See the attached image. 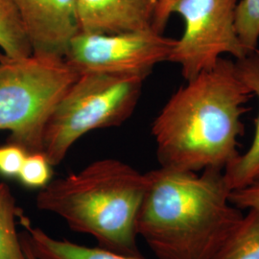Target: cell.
<instances>
[{
  "mask_svg": "<svg viewBox=\"0 0 259 259\" xmlns=\"http://www.w3.org/2000/svg\"><path fill=\"white\" fill-rule=\"evenodd\" d=\"M254 95L241 81L235 62L216 65L187 81L152 125L160 167L187 172L225 170L238 157L242 115Z\"/></svg>",
  "mask_w": 259,
  "mask_h": 259,
  "instance_id": "6da1fadb",
  "label": "cell"
},
{
  "mask_svg": "<svg viewBox=\"0 0 259 259\" xmlns=\"http://www.w3.org/2000/svg\"><path fill=\"white\" fill-rule=\"evenodd\" d=\"M146 178L138 236L157 259H216L244 218L230 201L224 170L159 167Z\"/></svg>",
  "mask_w": 259,
  "mask_h": 259,
  "instance_id": "7a4b0ae2",
  "label": "cell"
},
{
  "mask_svg": "<svg viewBox=\"0 0 259 259\" xmlns=\"http://www.w3.org/2000/svg\"><path fill=\"white\" fill-rule=\"evenodd\" d=\"M146 186V173L104 158L50 182L36 204L62 218L71 231L92 236L100 248L141 257L136 224Z\"/></svg>",
  "mask_w": 259,
  "mask_h": 259,
  "instance_id": "3957f363",
  "label": "cell"
},
{
  "mask_svg": "<svg viewBox=\"0 0 259 259\" xmlns=\"http://www.w3.org/2000/svg\"><path fill=\"white\" fill-rule=\"evenodd\" d=\"M79 76L65 59L0 52V131L28 154L42 152L47 120Z\"/></svg>",
  "mask_w": 259,
  "mask_h": 259,
  "instance_id": "277c9868",
  "label": "cell"
},
{
  "mask_svg": "<svg viewBox=\"0 0 259 259\" xmlns=\"http://www.w3.org/2000/svg\"><path fill=\"white\" fill-rule=\"evenodd\" d=\"M144 80L101 73L81 74L47 120L42 153L60 164L75 142L92 131L119 126L135 111Z\"/></svg>",
  "mask_w": 259,
  "mask_h": 259,
  "instance_id": "5b68a950",
  "label": "cell"
},
{
  "mask_svg": "<svg viewBox=\"0 0 259 259\" xmlns=\"http://www.w3.org/2000/svg\"><path fill=\"white\" fill-rule=\"evenodd\" d=\"M238 0H175L171 14L185 20V32L168 58L181 66L186 81L213 68L225 54L247 56L237 34Z\"/></svg>",
  "mask_w": 259,
  "mask_h": 259,
  "instance_id": "8992f818",
  "label": "cell"
},
{
  "mask_svg": "<svg viewBox=\"0 0 259 259\" xmlns=\"http://www.w3.org/2000/svg\"><path fill=\"white\" fill-rule=\"evenodd\" d=\"M176 40L153 29L111 35L79 33L64 59L79 75L101 73L145 80L157 64L168 61Z\"/></svg>",
  "mask_w": 259,
  "mask_h": 259,
  "instance_id": "52a82bcc",
  "label": "cell"
},
{
  "mask_svg": "<svg viewBox=\"0 0 259 259\" xmlns=\"http://www.w3.org/2000/svg\"><path fill=\"white\" fill-rule=\"evenodd\" d=\"M32 54L64 59L80 33L77 0H12Z\"/></svg>",
  "mask_w": 259,
  "mask_h": 259,
  "instance_id": "ba28073f",
  "label": "cell"
},
{
  "mask_svg": "<svg viewBox=\"0 0 259 259\" xmlns=\"http://www.w3.org/2000/svg\"><path fill=\"white\" fill-rule=\"evenodd\" d=\"M159 0H77L80 33L111 35L154 30Z\"/></svg>",
  "mask_w": 259,
  "mask_h": 259,
  "instance_id": "9c48e42d",
  "label": "cell"
},
{
  "mask_svg": "<svg viewBox=\"0 0 259 259\" xmlns=\"http://www.w3.org/2000/svg\"><path fill=\"white\" fill-rule=\"evenodd\" d=\"M236 72L253 95L259 99V50L235 61ZM231 190L245 187L259 180V115L255 121L254 138L250 148L239 155L224 170Z\"/></svg>",
  "mask_w": 259,
  "mask_h": 259,
  "instance_id": "30bf717a",
  "label": "cell"
},
{
  "mask_svg": "<svg viewBox=\"0 0 259 259\" xmlns=\"http://www.w3.org/2000/svg\"><path fill=\"white\" fill-rule=\"evenodd\" d=\"M19 220L24 229L22 237L37 259H142L106 250L91 248L71 241L57 239L42 229L35 227L20 211Z\"/></svg>",
  "mask_w": 259,
  "mask_h": 259,
  "instance_id": "8fae6325",
  "label": "cell"
},
{
  "mask_svg": "<svg viewBox=\"0 0 259 259\" xmlns=\"http://www.w3.org/2000/svg\"><path fill=\"white\" fill-rule=\"evenodd\" d=\"M19 212L9 186L0 183V259H27L17 232Z\"/></svg>",
  "mask_w": 259,
  "mask_h": 259,
  "instance_id": "7c38bea8",
  "label": "cell"
},
{
  "mask_svg": "<svg viewBox=\"0 0 259 259\" xmlns=\"http://www.w3.org/2000/svg\"><path fill=\"white\" fill-rule=\"evenodd\" d=\"M0 48L11 58L32 55V49L12 0H0Z\"/></svg>",
  "mask_w": 259,
  "mask_h": 259,
  "instance_id": "4fadbf2b",
  "label": "cell"
},
{
  "mask_svg": "<svg viewBox=\"0 0 259 259\" xmlns=\"http://www.w3.org/2000/svg\"><path fill=\"white\" fill-rule=\"evenodd\" d=\"M216 259H259V211L249 210Z\"/></svg>",
  "mask_w": 259,
  "mask_h": 259,
  "instance_id": "5bb4252c",
  "label": "cell"
},
{
  "mask_svg": "<svg viewBox=\"0 0 259 259\" xmlns=\"http://www.w3.org/2000/svg\"><path fill=\"white\" fill-rule=\"evenodd\" d=\"M235 25L247 55L256 51L259 44V0L238 2Z\"/></svg>",
  "mask_w": 259,
  "mask_h": 259,
  "instance_id": "9a60e30c",
  "label": "cell"
},
{
  "mask_svg": "<svg viewBox=\"0 0 259 259\" xmlns=\"http://www.w3.org/2000/svg\"><path fill=\"white\" fill-rule=\"evenodd\" d=\"M52 165L42 152L28 154L19 171V181L30 188H44L51 182Z\"/></svg>",
  "mask_w": 259,
  "mask_h": 259,
  "instance_id": "2e32d148",
  "label": "cell"
},
{
  "mask_svg": "<svg viewBox=\"0 0 259 259\" xmlns=\"http://www.w3.org/2000/svg\"><path fill=\"white\" fill-rule=\"evenodd\" d=\"M28 153L19 145L10 143L0 147V174L5 177L19 176Z\"/></svg>",
  "mask_w": 259,
  "mask_h": 259,
  "instance_id": "e0dca14e",
  "label": "cell"
},
{
  "mask_svg": "<svg viewBox=\"0 0 259 259\" xmlns=\"http://www.w3.org/2000/svg\"><path fill=\"white\" fill-rule=\"evenodd\" d=\"M230 201L239 209L259 211V180L245 187L231 191Z\"/></svg>",
  "mask_w": 259,
  "mask_h": 259,
  "instance_id": "ac0fdd59",
  "label": "cell"
},
{
  "mask_svg": "<svg viewBox=\"0 0 259 259\" xmlns=\"http://www.w3.org/2000/svg\"><path fill=\"white\" fill-rule=\"evenodd\" d=\"M175 0H159V4L157 7L156 18L154 21V30L157 31V33L163 32V30L166 27L168 19L170 18L171 14V8Z\"/></svg>",
  "mask_w": 259,
  "mask_h": 259,
  "instance_id": "d6986e66",
  "label": "cell"
},
{
  "mask_svg": "<svg viewBox=\"0 0 259 259\" xmlns=\"http://www.w3.org/2000/svg\"><path fill=\"white\" fill-rule=\"evenodd\" d=\"M20 238H21L22 246H23V250H24V252H25V254H26V257H27V259H37L35 257V255H34V253L32 252L31 249H30V247H29V245H28L26 240H25L22 236H20Z\"/></svg>",
  "mask_w": 259,
  "mask_h": 259,
  "instance_id": "ffe728a7",
  "label": "cell"
}]
</instances>
